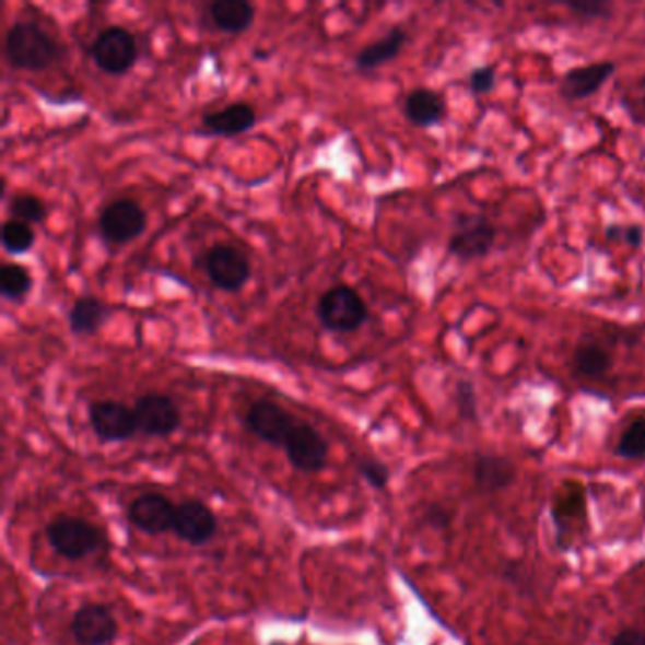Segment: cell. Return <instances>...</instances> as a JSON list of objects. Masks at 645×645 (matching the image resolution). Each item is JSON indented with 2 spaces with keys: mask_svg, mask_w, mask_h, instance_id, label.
<instances>
[{
  "mask_svg": "<svg viewBox=\"0 0 645 645\" xmlns=\"http://www.w3.org/2000/svg\"><path fill=\"white\" fill-rule=\"evenodd\" d=\"M59 44L35 23H14L7 33V61L17 71L40 72L59 59Z\"/></svg>",
  "mask_w": 645,
  "mask_h": 645,
  "instance_id": "obj_1",
  "label": "cell"
},
{
  "mask_svg": "<svg viewBox=\"0 0 645 645\" xmlns=\"http://www.w3.org/2000/svg\"><path fill=\"white\" fill-rule=\"evenodd\" d=\"M49 548L67 561H84L108 548L105 532L80 517H57L46 526Z\"/></svg>",
  "mask_w": 645,
  "mask_h": 645,
  "instance_id": "obj_2",
  "label": "cell"
},
{
  "mask_svg": "<svg viewBox=\"0 0 645 645\" xmlns=\"http://www.w3.org/2000/svg\"><path fill=\"white\" fill-rule=\"evenodd\" d=\"M316 316L326 330L351 333L364 326L370 310L354 288L337 284L316 303Z\"/></svg>",
  "mask_w": 645,
  "mask_h": 645,
  "instance_id": "obj_3",
  "label": "cell"
},
{
  "mask_svg": "<svg viewBox=\"0 0 645 645\" xmlns=\"http://www.w3.org/2000/svg\"><path fill=\"white\" fill-rule=\"evenodd\" d=\"M92 59L101 71L121 77L131 71L139 59V46L131 31L110 25L98 33L92 44Z\"/></svg>",
  "mask_w": 645,
  "mask_h": 645,
  "instance_id": "obj_4",
  "label": "cell"
},
{
  "mask_svg": "<svg viewBox=\"0 0 645 645\" xmlns=\"http://www.w3.org/2000/svg\"><path fill=\"white\" fill-rule=\"evenodd\" d=\"M282 450L290 466L302 473H320L330 458V443L305 421H297Z\"/></svg>",
  "mask_w": 645,
  "mask_h": 645,
  "instance_id": "obj_5",
  "label": "cell"
},
{
  "mask_svg": "<svg viewBox=\"0 0 645 645\" xmlns=\"http://www.w3.org/2000/svg\"><path fill=\"white\" fill-rule=\"evenodd\" d=\"M203 266L212 284L227 294L241 292L253 274V266L245 254L230 245L212 246L204 254Z\"/></svg>",
  "mask_w": 645,
  "mask_h": 645,
  "instance_id": "obj_6",
  "label": "cell"
},
{
  "mask_svg": "<svg viewBox=\"0 0 645 645\" xmlns=\"http://www.w3.org/2000/svg\"><path fill=\"white\" fill-rule=\"evenodd\" d=\"M146 212L131 199H118L106 204L98 216V232L113 245H129L146 230Z\"/></svg>",
  "mask_w": 645,
  "mask_h": 645,
  "instance_id": "obj_7",
  "label": "cell"
},
{
  "mask_svg": "<svg viewBox=\"0 0 645 645\" xmlns=\"http://www.w3.org/2000/svg\"><path fill=\"white\" fill-rule=\"evenodd\" d=\"M295 424L297 419L294 414L271 400L254 401L245 414L246 430L274 449H284L288 435Z\"/></svg>",
  "mask_w": 645,
  "mask_h": 645,
  "instance_id": "obj_8",
  "label": "cell"
},
{
  "mask_svg": "<svg viewBox=\"0 0 645 645\" xmlns=\"http://www.w3.org/2000/svg\"><path fill=\"white\" fill-rule=\"evenodd\" d=\"M496 241V227L483 214H462L450 235L449 253L464 261L483 258Z\"/></svg>",
  "mask_w": 645,
  "mask_h": 645,
  "instance_id": "obj_9",
  "label": "cell"
},
{
  "mask_svg": "<svg viewBox=\"0 0 645 645\" xmlns=\"http://www.w3.org/2000/svg\"><path fill=\"white\" fill-rule=\"evenodd\" d=\"M87 419H90L93 434L97 435L101 442H127L139 432L133 407L126 406L121 401H93L87 407Z\"/></svg>",
  "mask_w": 645,
  "mask_h": 645,
  "instance_id": "obj_10",
  "label": "cell"
},
{
  "mask_svg": "<svg viewBox=\"0 0 645 645\" xmlns=\"http://www.w3.org/2000/svg\"><path fill=\"white\" fill-rule=\"evenodd\" d=\"M137 429L150 437H167L180 429V409L165 394L148 392L133 406Z\"/></svg>",
  "mask_w": 645,
  "mask_h": 645,
  "instance_id": "obj_11",
  "label": "cell"
},
{
  "mask_svg": "<svg viewBox=\"0 0 645 645\" xmlns=\"http://www.w3.org/2000/svg\"><path fill=\"white\" fill-rule=\"evenodd\" d=\"M72 638L80 645H110L120 634L113 610L103 603H84L71 619Z\"/></svg>",
  "mask_w": 645,
  "mask_h": 645,
  "instance_id": "obj_12",
  "label": "cell"
},
{
  "mask_svg": "<svg viewBox=\"0 0 645 645\" xmlns=\"http://www.w3.org/2000/svg\"><path fill=\"white\" fill-rule=\"evenodd\" d=\"M173 532L178 540L196 548L207 546L218 532L216 515L201 500H186L176 505Z\"/></svg>",
  "mask_w": 645,
  "mask_h": 645,
  "instance_id": "obj_13",
  "label": "cell"
},
{
  "mask_svg": "<svg viewBox=\"0 0 645 645\" xmlns=\"http://www.w3.org/2000/svg\"><path fill=\"white\" fill-rule=\"evenodd\" d=\"M176 505L162 494H142L127 507L129 523L148 536L173 532Z\"/></svg>",
  "mask_w": 645,
  "mask_h": 645,
  "instance_id": "obj_14",
  "label": "cell"
},
{
  "mask_svg": "<svg viewBox=\"0 0 645 645\" xmlns=\"http://www.w3.org/2000/svg\"><path fill=\"white\" fill-rule=\"evenodd\" d=\"M615 74V64L610 61L577 67L562 77L561 95L568 101L589 98L602 90V85Z\"/></svg>",
  "mask_w": 645,
  "mask_h": 645,
  "instance_id": "obj_15",
  "label": "cell"
},
{
  "mask_svg": "<svg viewBox=\"0 0 645 645\" xmlns=\"http://www.w3.org/2000/svg\"><path fill=\"white\" fill-rule=\"evenodd\" d=\"M201 124H203L204 133L214 134V137H237L256 127L258 116L253 105L235 101L222 110L204 114Z\"/></svg>",
  "mask_w": 645,
  "mask_h": 645,
  "instance_id": "obj_16",
  "label": "cell"
},
{
  "mask_svg": "<svg viewBox=\"0 0 645 645\" xmlns=\"http://www.w3.org/2000/svg\"><path fill=\"white\" fill-rule=\"evenodd\" d=\"M407 120L417 127L437 126L445 118V103L442 95L429 87H419L409 93L403 105Z\"/></svg>",
  "mask_w": 645,
  "mask_h": 645,
  "instance_id": "obj_17",
  "label": "cell"
},
{
  "mask_svg": "<svg viewBox=\"0 0 645 645\" xmlns=\"http://www.w3.org/2000/svg\"><path fill=\"white\" fill-rule=\"evenodd\" d=\"M209 15L220 31L241 35L256 20V8L246 0H216L209 7Z\"/></svg>",
  "mask_w": 645,
  "mask_h": 645,
  "instance_id": "obj_18",
  "label": "cell"
},
{
  "mask_svg": "<svg viewBox=\"0 0 645 645\" xmlns=\"http://www.w3.org/2000/svg\"><path fill=\"white\" fill-rule=\"evenodd\" d=\"M407 35L401 27L390 28L388 35L383 36L375 43L367 44L365 48L360 49L359 56L354 63L360 71H375L383 64L390 63L392 59L400 56L401 49L406 46Z\"/></svg>",
  "mask_w": 645,
  "mask_h": 645,
  "instance_id": "obj_19",
  "label": "cell"
},
{
  "mask_svg": "<svg viewBox=\"0 0 645 645\" xmlns=\"http://www.w3.org/2000/svg\"><path fill=\"white\" fill-rule=\"evenodd\" d=\"M473 479L481 492H499L515 481L513 464L496 455H479L473 464Z\"/></svg>",
  "mask_w": 645,
  "mask_h": 645,
  "instance_id": "obj_20",
  "label": "cell"
},
{
  "mask_svg": "<svg viewBox=\"0 0 645 645\" xmlns=\"http://www.w3.org/2000/svg\"><path fill=\"white\" fill-rule=\"evenodd\" d=\"M108 315L105 303L93 295H84L72 303L69 326L74 336H95L105 326Z\"/></svg>",
  "mask_w": 645,
  "mask_h": 645,
  "instance_id": "obj_21",
  "label": "cell"
},
{
  "mask_svg": "<svg viewBox=\"0 0 645 645\" xmlns=\"http://www.w3.org/2000/svg\"><path fill=\"white\" fill-rule=\"evenodd\" d=\"M574 365L585 377H602L611 370V354L593 341H582L575 347Z\"/></svg>",
  "mask_w": 645,
  "mask_h": 645,
  "instance_id": "obj_22",
  "label": "cell"
},
{
  "mask_svg": "<svg viewBox=\"0 0 645 645\" xmlns=\"http://www.w3.org/2000/svg\"><path fill=\"white\" fill-rule=\"evenodd\" d=\"M2 246L7 248L8 254H25L35 246L36 235L35 230L31 224H25L22 220H14L10 218L2 224Z\"/></svg>",
  "mask_w": 645,
  "mask_h": 645,
  "instance_id": "obj_23",
  "label": "cell"
},
{
  "mask_svg": "<svg viewBox=\"0 0 645 645\" xmlns=\"http://www.w3.org/2000/svg\"><path fill=\"white\" fill-rule=\"evenodd\" d=\"M33 288V277L20 263H7L0 269V292L7 300H22Z\"/></svg>",
  "mask_w": 645,
  "mask_h": 645,
  "instance_id": "obj_24",
  "label": "cell"
},
{
  "mask_svg": "<svg viewBox=\"0 0 645 645\" xmlns=\"http://www.w3.org/2000/svg\"><path fill=\"white\" fill-rule=\"evenodd\" d=\"M8 212L12 214L14 220H22L25 224H40L48 216V209L43 203V199H38L31 194H20L10 199L8 203Z\"/></svg>",
  "mask_w": 645,
  "mask_h": 645,
  "instance_id": "obj_25",
  "label": "cell"
},
{
  "mask_svg": "<svg viewBox=\"0 0 645 645\" xmlns=\"http://www.w3.org/2000/svg\"><path fill=\"white\" fill-rule=\"evenodd\" d=\"M618 455L626 460H640L645 456V419L632 421L618 443Z\"/></svg>",
  "mask_w": 645,
  "mask_h": 645,
  "instance_id": "obj_26",
  "label": "cell"
},
{
  "mask_svg": "<svg viewBox=\"0 0 645 645\" xmlns=\"http://www.w3.org/2000/svg\"><path fill=\"white\" fill-rule=\"evenodd\" d=\"M356 470H359L360 478L364 479L365 483L373 486L375 491H383L390 479V470L386 468V464L375 460V458H362L356 462Z\"/></svg>",
  "mask_w": 645,
  "mask_h": 645,
  "instance_id": "obj_27",
  "label": "cell"
},
{
  "mask_svg": "<svg viewBox=\"0 0 645 645\" xmlns=\"http://www.w3.org/2000/svg\"><path fill=\"white\" fill-rule=\"evenodd\" d=\"M623 105L626 113L631 114L634 120L638 124L645 121V78L638 80L636 84L632 85L631 90H626L623 97Z\"/></svg>",
  "mask_w": 645,
  "mask_h": 645,
  "instance_id": "obj_28",
  "label": "cell"
},
{
  "mask_svg": "<svg viewBox=\"0 0 645 645\" xmlns=\"http://www.w3.org/2000/svg\"><path fill=\"white\" fill-rule=\"evenodd\" d=\"M606 237L608 241H623L626 245L638 248L644 239V232L640 230L638 225H631V227H621V225H610L606 230Z\"/></svg>",
  "mask_w": 645,
  "mask_h": 645,
  "instance_id": "obj_29",
  "label": "cell"
},
{
  "mask_svg": "<svg viewBox=\"0 0 645 645\" xmlns=\"http://www.w3.org/2000/svg\"><path fill=\"white\" fill-rule=\"evenodd\" d=\"M496 82V71L494 67H479L473 69L470 74V87L473 93H489Z\"/></svg>",
  "mask_w": 645,
  "mask_h": 645,
  "instance_id": "obj_30",
  "label": "cell"
},
{
  "mask_svg": "<svg viewBox=\"0 0 645 645\" xmlns=\"http://www.w3.org/2000/svg\"><path fill=\"white\" fill-rule=\"evenodd\" d=\"M456 401L464 417L468 419L476 417V396H473V386L468 380H460L456 386Z\"/></svg>",
  "mask_w": 645,
  "mask_h": 645,
  "instance_id": "obj_31",
  "label": "cell"
},
{
  "mask_svg": "<svg viewBox=\"0 0 645 645\" xmlns=\"http://www.w3.org/2000/svg\"><path fill=\"white\" fill-rule=\"evenodd\" d=\"M568 8L574 14L587 17V20H598L603 15L610 14V10L602 2H590V0H577V2H568Z\"/></svg>",
  "mask_w": 645,
  "mask_h": 645,
  "instance_id": "obj_32",
  "label": "cell"
},
{
  "mask_svg": "<svg viewBox=\"0 0 645 645\" xmlns=\"http://www.w3.org/2000/svg\"><path fill=\"white\" fill-rule=\"evenodd\" d=\"M611 645H645V631L642 629H626L619 632L615 638L611 640Z\"/></svg>",
  "mask_w": 645,
  "mask_h": 645,
  "instance_id": "obj_33",
  "label": "cell"
},
{
  "mask_svg": "<svg viewBox=\"0 0 645 645\" xmlns=\"http://www.w3.org/2000/svg\"><path fill=\"white\" fill-rule=\"evenodd\" d=\"M429 519L430 523H434V525H437V523H442L443 526L449 525V523H447V515H445L442 509H437V507H434V509L430 512Z\"/></svg>",
  "mask_w": 645,
  "mask_h": 645,
  "instance_id": "obj_34",
  "label": "cell"
}]
</instances>
